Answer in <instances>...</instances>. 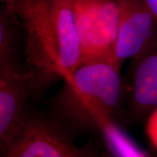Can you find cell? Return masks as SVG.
I'll list each match as a JSON object with an SVG mask.
<instances>
[{
	"mask_svg": "<svg viewBox=\"0 0 157 157\" xmlns=\"http://www.w3.org/2000/svg\"><path fill=\"white\" fill-rule=\"evenodd\" d=\"M50 101V117L68 134L84 132L96 125L89 117L88 105H97L114 117L124 100L125 84L121 68L109 61H96L78 67Z\"/></svg>",
	"mask_w": 157,
	"mask_h": 157,
	"instance_id": "1",
	"label": "cell"
},
{
	"mask_svg": "<svg viewBox=\"0 0 157 157\" xmlns=\"http://www.w3.org/2000/svg\"><path fill=\"white\" fill-rule=\"evenodd\" d=\"M3 6L15 13L24 27L25 68L31 96L42 95L62 78L58 44L47 0H11Z\"/></svg>",
	"mask_w": 157,
	"mask_h": 157,
	"instance_id": "2",
	"label": "cell"
},
{
	"mask_svg": "<svg viewBox=\"0 0 157 157\" xmlns=\"http://www.w3.org/2000/svg\"><path fill=\"white\" fill-rule=\"evenodd\" d=\"M74 9L81 65L110 62L119 27L117 0H74Z\"/></svg>",
	"mask_w": 157,
	"mask_h": 157,
	"instance_id": "3",
	"label": "cell"
},
{
	"mask_svg": "<svg viewBox=\"0 0 157 157\" xmlns=\"http://www.w3.org/2000/svg\"><path fill=\"white\" fill-rule=\"evenodd\" d=\"M51 118L29 113L24 126L3 157H103L90 147L78 148Z\"/></svg>",
	"mask_w": 157,
	"mask_h": 157,
	"instance_id": "4",
	"label": "cell"
},
{
	"mask_svg": "<svg viewBox=\"0 0 157 157\" xmlns=\"http://www.w3.org/2000/svg\"><path fill=\"white\" fill-rule=\"evenodd\" d=\"M31 96L25 68L17 60L0 63V148L8 152L24 126Z\"/></svg>",
	"mask_w": 157,
	"mask_h": 157,
	"instance_id": "5",
	"label": "cell"
},
{
	"mask_svg": "<svg viewBox=\"0 0 157 157\" xmlns=\"http://www.w3.org/2000/svg\"><path fill=\"white\" fill-rule=\"evenodd\" d=\"M119 10L117 36L110 62L121 68L146 50L157 37V17L143 0H117Z\"/></svg>",
	"mask_w": 157,
	"mask_h": 157,
	"instance_id": "6",
	"label": "cell"
},
{
	"mask_svg": "<svg viewBox=\"0 0 157 157\" xmlns=\"http://www.w3.org/2000/svg\"><path fill=\"white\" fill-rule=\"evenodd\" d=\"M128 87L129 117L139 121L157 108V37L132 59Z\"/></svg>",
	"mask_w": 157,
	"mask_h": 157,
	"instance_id": "7",
	"label": "cell"
},
{
	"mask_svg": "<svg viewBox=\"0 0 157 157\" xmlns=\"http://www.w3.org/2000/svg\"><path fill=\"white\" fill-rule=\"evenodd\" d=\"M47 2L58 44L62 79H69L81 65L74 0H47Z\"/></svg>",
	"mask_w": 157,
	"mask_h": 157,
	"instance_id": "8",
	"label": "cell"
},
{
	"mask_svg": "<svg viewBox=\"0 0 157 157\" xmlns=\"http://www.w3.org/2000/svg\"><path fill=\"white\" fill-rule=\"evenodd\" d=\"M88 113L93 118L97 131L112 157H151L111 117L97 105H89Z\"/></svg>",
	"mask_w": 157,
	"mask_h": 157,
	"instance_id": "9",
	"label": "cell"
},
{
	"mask_svg": "<svg viewBox=\"0 0 157 157\" xmlns=\"http://www.w3.org/2000/svg\"><path fill=\"white\" fill-rule=\"evenodd\" d=\"M18 23L15 13L3 6L0 11V63L17 60Z\"/></svg>",
	"mask_w": 157,
	"mask_h": 157,
	"instance_id": "10",
	"label": "cell"
},
{
	"mask_svg": "<svg viewBox=\"0 0 157 157\" xmlns=\"http://www.w3.org/2000/svg\"><path fill=\"white\" fill-rule=\"evenodd\" d=\"M145 130L150 144L157 151V108L147 117Z\"/></svg>",
	"mask_w": 157,
	"mask_h": 157,
	"instance_id": "11",
	"label": "cell"
},
{
	"mask_svg": "<svg viewBox=\"0 0 157 157\" xmlns=\"http://www.w3.org/2000/svg\"><path fill=\"white\" fill-rule=\"evenodd\" d=\"M148 9L157 17V0H143Z\"/></svg>",
	"mask_w": 157,
	"mask_h": 157,
	"instance_id": "12",
	"label": "cell"
},
{
	"mask_svg": "<svg viewBox=\"0 0 157 157\" xmlns=\"http://www.w3.org/2000/svg\"><path fill=\"white\" fill-rule=\"evenodd\" d=\"M10 1H11V0H1L2 2L3 3V5H5V4L8 3L9 2H10Z\"/></svg>",
	"mask_w": 157,
	"mask_h": 157,
	"instance_id": "13",
	"label": "cell"
}]
</instances>
